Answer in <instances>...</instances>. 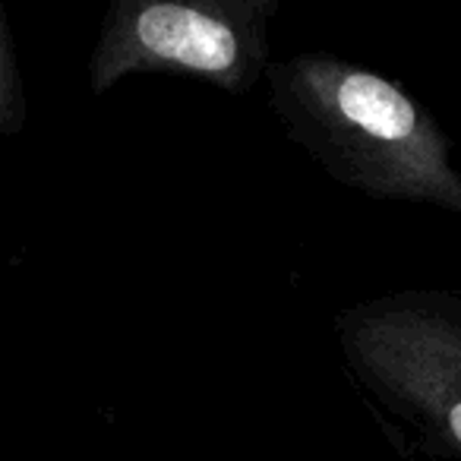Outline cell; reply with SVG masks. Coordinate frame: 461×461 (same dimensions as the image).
Returning <instances> with one entry per match:
<instances>
[{
    "label": "cell",
    "mask_w": 461,
    "mask_h": 461,
    "mask_svg": "<svg viewBox=\"0 0 461 461\" xmlns=\"http://www.w3.org/2000/svg\"><path fill=\"white\" fill-rule=\"evenodd\" d=\"M266 83L288 140L332 180L379 203H420L461 218L452 140L395 79L301 51L269 64Z\"/></svg>",
    "instance_id": "cell-1"
},
{
    "label": "cell",
    "mask_w": 461,
    "mask_h": 461,
    "mask_svg": "<svg viewBox=\"0 0 461 461\" xmlns=\"http://www.w3.org/2000/svg\"><path fill=\"white\" fill-rule=\"evenodd\" d=\"M345 366L436 458L461 461V297L398 291L335 316Z\"/></svg>",
    "instance_id": "cell-2"
},
{
    "label": "cell",
    "mask_w": 461,
    "mask_h": 461,
    "mask_svg": "<svg viewBox=\"0 0 461 461\" xmlns=\"http://www.w3.org/2000/svg\"><path fill=\"white\" fill-rule=\"evenodd\" d=\"M278 0H114L89 58V89L130 77H186L244 95L269 73Z\"/></svg>",
    "instance_id": "cell-3"
},
{
    "label": "cell",
    "mask_w": 461,
    "mask_h": 461,
    "mask_svg": "<svg viewBox=\"0 0 461 461\" xmlns=\"http://www.w3.org/2000/svg\"><path fill=\"white\" fill-rule=\"evenodd\" d=\"M29 123V98L16 64L14 32L7 10L0 4V136H20Z\"/></svg>",
    "instance_id": "cell-4"
}]
</instances>
